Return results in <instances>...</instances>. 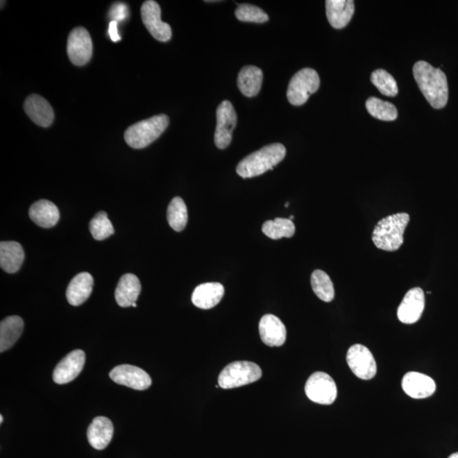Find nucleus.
<instances>
[{
  "mask_svg": "<svg viewBox=\"0 0 458 458\" xmlns=\"http://www.w3.org/2000/svg\"><path fill=\"white\" fill-rule=\"evenodd\" d=\"M141 292V284L135 274L124 275L118 282L114 298L121 307H133Z\"/></svg>",
  "mask_w": 458,
  "mask_h": 458,
  "instance_id": "4be33fe9",
  "label": "nucleus"
},
{
  "mask_svg": "<svg viewBox=\"0 0 458 458\" xmlns=\"http://www.w3.org/2000/svg\"><path fill=\"white\" fill-rule=\"evenodd\" d=\"M3 421V416L1 415V416H0V423H2Z\"/></svg>",
  "mask_w": 458,
  "mask_h": 458,
  "instance_id": "e433bc0d",
  "label": "nucleus"
},
{
  "mask_svg": "<svg viewBox=\"0 0 458 458\" xmlns=\"http://www.w3.org/2000/svg\"><path fill=\"white\" fill-rule=\"evenodd\" d=\"M305 395L312 402L321 405H331L337 397L335 382L328 373H312L305 387Z\"/></svg>",
  "mask_w": 458,
  "mask_h": 458,
  "instance_id": "0eeeda50",
  "label": "nucleus"
},
{
  "mask_svg": "<svg viewBox=\"0 0 458 458\" xmlns=\"http://www.w3.org/2000/svg\"><path fill=\"white\" fill-rule=\"evenodd\" d=\"M261 368L254 362L238 361L225 366L219 377V385L223 389H234L254 383L261 379Z\"/></svg>",
  "mask_w": 458,
  "mask_h": 458,
  "instance_id": "39448f33",
  "label": "nucleus"
},
{
  "mask_svg": "<svg viewBox=\"0 0 458 458\" xmlns=\"http://www.w3.org/2000/svg\"><path fill=\"white\" fill-rule=\"evenodd\" d=\"M237 114L232 103L224 101L217 110V128L214 141L217 147L223 150L230 144L236 128Z\"/></svg>",
  "mask_w": 458,
  "mask_h": 458,
  "instance_id": "9d476101",
  "label": "nucleus"
},
{
  "mask_svg": "<svg viewBox=\"0 0 458 458\" xmlns=\"http://www.w3.org/2000/svg\"><path fill=\"white\" fill-rule=\"evenodd\" d=\"M409 221L410 217L407 213H396L384 217L374 228L373 242L380 250H399L404 242V232Z\"/></svg>",
  "mask_w": 458,
  "mask_h": 458,
  "instance_id": "7ed1b4c3",
  "label": "nucleus"
},
{
  "mask_svg": "<svg viewBox=\"0 0 458 458\" xmlns=\"http://www.w3.org/2000/svg\"><path fill=\"white\" fill-rule=\"evenodd\" d=\"M24 110L30 119L40 127L48 128L53 124L55 118L53 108L40 95L32 94L26 98Z\"/></svg>",
  "mask_w": 458,
  "mask_h": 458,
  "instance_id": "dca6fc26",
  "label": "nucleus"
},
{
  "mask_svg": "<svg viewBox=\"0 0 458 458\" xmlns=\"http://www.w3.org/2000/svg\"><path fill=\"white\" fill-rule=\"evenodd\" d=\"M235 17L240 22L265 23L269 22V17L261 8L249 3H242L237 8Z\"/></svg>",
  "mask_w": 458,
  "mask_h": 458,
  "instance_id": "473e14b6",
  "label": "nucleus"
},
{
  "mask_svg": "<svg viewBox=\"0 0 458 458\" xmlns=\"http://www.w3.org/2000/svg\"><path fill=\"white\" fill-rule=\"evenodd\" d=\"M167 221L173 230L181 232L188 223V210L180 197H175L167 209Z\"/></svg>",
  "mask_w": 458,
  "mask_h": 458,
  "instance_id": "bb28decb",
  "label": "nucleus"
},
{
  "mask_svg": "<svg viewBox=\"0 0 458 458\" xmlns=\"http://www.w3.org/2000/svg\"><path fill=\"white\" fill-rule=\"evenodd\" d=\"M259 333L265 345L274 347L284 345L286 341V328L276 316H263L259 323Z\"/></svg>",
  "mask_w": 458,
  "mask_h": 458,
  "instance_id": "f3484780",
  "label": "nucleus"
},
{
  "mask_svg": "<svg viewBox=\"0 0 458 458\" xmlns=\"http://www.w3.org/2000/svg\"><path fill=\"white\" fill-rule=\"evenodd\" d=\"M169 125V117L165 114H158L130 126L126 130L124 139L130 147L144 149L162 135Z\"/></svg>",
  "mask_w": 458,
  "mask_h": 458,
  "instance_id": "20e7f679",
  "label": "nucleus"
},
{
  "mask_svg": "<svg viewBox=\"0 0 458 458\" xmlns=\"http://www.w3.org/2000/svg\"><path fill=\"white\" fill-rule=\"evenodd\" d=\"M31 220L38 226L44 228H51L56 226L60 219V212L57 206L51 201L40 200L29 210Z\"/></svg>",
  "mask_w": 458,
  "mask_h": 458,
  "instance_id": "5701e85b",
  "label": "nucleus"
},
{
  "mask_svg": "<svg viewBox=\"0 0 458 458\" xmlns=\"http://www.w3.org/2000/svg\"><path fill=\"white\" fill-rule=\"evenodd\" d=\"M319 86L318 72L311 68H304L290 80L287 91L288 101L293 105H303L311 94L318 91Z\"/></svg>",
  "mask_w": 458,
  "mask_h": 458,
  "instance_id": "423d86ee",
  "label": "nucleus"
},
{
  "mask_svg": "<svg viewBox=\"0 0 458 458\" xmlns=\"http://www.w3.org/2000/svg\"><path fill=\"white\" fill-rule=\"evenodd\" d=\"M293 219H294V216H290V217H289V220H291V221H292Z\"/></svg>",
  "mask_w": 458,
  "mask_h": 458,
  "instance_id": "4c0bfd02",
  "label": "nucleus"
},
{
  "mask_svg": "<svg viewBox=\"0 0 458 458\" xmlns=\"http://www.w3.org/2000/svg\"><path fill=\"white\" fill-rule=\"evenodd\" d=\"M402 387L404 392L414 399L427 398L434 395L436 389V384L432 378L418 372L405 374Z\"/></svg>",
  "mask_w": 458,
  "mask_h": 458,
  "instance_id": "2eb2a0df",
  "label": "nucleus"
},
{
  "mask_svg": "<svg viewBox=\"0 0 458 458\" xmlns=\"http://www.w3.org/2000/svg\"><path fill=\"white\" fill-rule=\"evenodd\" d=\"M286 149L282 144L266 145L246 156L237 167V173L243 178H251L273 170L285 159Z\"/></svg>",
  "mask_w": 458,
  "mask_h": 458,
  "instance_id": "f03ea898",
  "label": "nucleus"
},
{
  "mask_svg": "<svg viewBox=\"0 0 458 458\" xmlns=\"http://www.w3.org/2000/svg\"><path fill=\"white\" fill-rule=\"evenodd\" d=\"M85 353L82 350H75L65 357L56 366L53 380L58 384L70 383L82 372L85 364Z\"/></svg>",
  "mask_w": 458,
  "mask_h": 458,
  "instance_id": "ddd939ff",
  "label": "nucleus"
},
{
  "mask_svg": "<svg viewBox=\"0 0 458 458\" xmlns=\"http://www.w3.org/2000/svg\"><path fill=\"white\" fill-rule=\"evenodd\" d=\"M94 278L89 273H81L69 284L67 289L68 303L74 307L82 305L89 299L93 291Z\"/></svg>",
  "mask_w": 458,
  "mask_h": 458,
  "instance_id": "412c9836",
  "label": "nucleus"
},
{
  "mask_svg": "<svg viewBox=\"0 0 458 458\" xmlns=\"http://www.w3.org/2000/svg\"><path fill=\"white\" fill-rule=\"evenodd\" d=\"M133 307H137V304H136V303L133 304Z\"/></svg>",
  "mask_w": 458,
  "mask_h": 458,
  "instance_id": "58836bf2",
  "label": "nucleus"
},
{
  "mask_svg": "<svg viewBox=\"0 0 458 458\" xmlns=\"http://www.w3.org/2000/svg\"><path fill=\"white\" fill-rule=\"evenodd\" d=\"M90 232L94 239L96 240H104L114 234V228L110 223L108 216L104 212L96 214L90 221Z\"/></svg>",
  "mask_w": 458,
  "mask_h": 458,
  "instance_id": "2f4dec72",
  "label": "nucleus"
},
{
  "mask_svg": "<svg viewBox=\"0 0 458 458\" xmlns=\"http://www.w3.org/2000/svg\"><path fill=\"white\" fill-rule=\"evenodd\" d=\"M224 296V287L219 282H205L194 290L192 303L204 310L216 307Z\"/></svg>",
  "mask_w": 458,
  "mask_h": 458,
  "instance_id": "6ab92c4d",
  "label": "nucleus"
},
{
  "mask_svg": "<svg viewBox=\"0 0 458 458\" xmlns=\"http://www.w3.org/2000/svg\"><path fill=\"white\" fill-rule=\"evenodd\" d=\"M128 7L122 3H117L112 6L110 10V17H113L114 22H120L124 20L128 17Z\"/></svg>",
  "mask_w": 458,
  "mask_h": 458,
  "instance_id": "72a5a7b5",
  "label": "nucleus"
},
{
  "mask_svg": "<svg viewBox=\"0 0 458 458\" xmlns=\"http://www.w3.org/2000/svg\"><path fill=\"white\" fill-rule=\"evenodd\" d=\"M448 458H458V452L452 454Z\"/></svg>",
  "mask_w": 458,
  "mask_h": 458,
  "instance_id": "c9c22d12",
  "label": "nucleus"
},
{
  "mask_svg": "<svg viewBox=\"0 0 458 458\" xmlns=\"http://www.w3.org/2000/svg\"><path fill=\"white\" fill-rule=\"evenodd\" d=\"M67 55L75 66L82 67L89 62L93 55V42L87 29L79 26L69 34Z\"/></svg>",
  "mask_w": 458,
  "mask_h": 458,
  "instance_id": "1a4fd4ad",
  "label": "nucleus"
},
{
  "mask_svg": "<svg viewBox=\"0 0 458 458\" xmlns=\"http://www.w3.org/2000/svg\"><path fill=\"white\" fill-rule=\"evenodd\" d=\"M110 378L114 383L137 391H145L152 384L151 376L144 370L128 364L117 366L110 373Z\"/></svg>",
  "mask_w": 458,
  "mask_h": 458,
  "instance_id": "f8f14e48",
  "label": "nucleus"
},
{
  "mask_svg": "<svg viewBox=\"0 0 458 458\" xmlns=\"http://www.w3.org/2000/svg\"><path fill=\"white\" fill-rule=\"evenodd\" d=\"M371 82L385 96L395 97L398 94V87L394 78L387 71H374L371 75Z\"/></svg>",
  "mask_w": 458,
  "mask_h": 458,
  "instance_id": "7c9ffc66",
  "label": "nucleus"
},
{
  "mask_svg": "<svg viewBox=\"0 0 458 458\" xmlns=\"http://www.w3.org/2000/svg\"><path fill=\"white\" fill-rule=\"evenodd\" d=\"M263 74L261 69L246 66L241 69L238 76V87L244 96L252 98L261 90Z\"/></svg>",
  "mask_w": 458,
  "mask_h": 458,
  "instance_id": "a878e982",
  "label": "nucleus"
},
{
  "mask_svg": "<svg viewBox=\"0 0 458 458\" xmlns=\"http://www.w3.org/2000/svg\"><path fill=\"white\" fill-rule=\"evenodd\" d=\"M289 205V202H288V203H286L285 204L286 207H288Z\"/></svg>",
  "mask_w": 458,
  "mask_h": 458,
  "instance_id": "ea45409f",
  "label": "nucleus"
},
{
  "mask_svg": "<svg viewBox=\"0 0 458 458\" xmlns=\"http://www.w3.org/2000/svg\"><path fill=\"white\" fill-rule=\"evenodd\" d=\"M346 362L351 371L359 379L372 380L377 373V364L371 351L366 346L357 344L350 347Z\"/></svg>",
  "mask_w": 458,
  "mask_h": 458,
  "instance_id": "6e6552de",
  "label": "nucleus"
},
{
  "mask_svg": "<svg viewBox=\"0 0 458 458\" xmlns=\"http://www.w3.org/2000/svg\"><path fill=\"white\" fill-rule=\"evenodd\" d=\"M414 75L430 105L434 109L444 108L448 101V78L444 72L421 60L414 65Z\"/></svg>",
  "mask_w": 458,
  "mask_h": 458,
  "instance_id": "f257e3e1",
  "label": "nucleus"
},
{
  "mask_svg": "<svg viewBox=\"0 0 458 458\" xmlns=\"http://www.w3.org/2000/svg\"><path fill=\"white\" fill-rule=\"evenodd\" d=\"M313 291L320 300L330 303L334 298V288L330 276L322 270H315L311 277Z\"/></svg>",
  "mask_w": 458,
  "mask_h": 458,
  "instance_id": "c85d7f7f",
  "label": "nucleus"
},
{
  "mask_svg": "<svg viewBox=\"0 0 458 458\" xmlns=\"http://www.w3.org/2000/svg\"><path fill=\"white\" fill-rule=\"evenodd\" d=\"M114 427L108 418L97 417L93 420L87 431V437L92 448L104 450L112 440Z\"/></svg>",
  "mask_w": 458,
  "mask_h": 458,
  "instance_id": "a211bd4d",
  "label": "nucleus"
},
{
  "mask_svg": "<svg viewBox=\"0 0 458 458\" xmlns=\"http://www.w3.org/2000/svg\"><path fill=\"white\" fill-rule=\"evenodd\" d=\"M354 1L351 0H327L326 14L328 22L335 29L345 28L353 17Z\"/></svg>",
  "mask_w": 458,
  "mask_h": 458,
  "instance_id": "aec40b11",
  "label": "nucleus"
},
{
  "mask_svg": "<svg viewBox=\"0 0 458 458\" xmlns=\"http://www.w3.org/2000/svg\"><path fill=\"white\" fill-rule=\"evenodd\" d=\"M141 17L145 28L155 40L160 42H167L171 40V26L162 21V10L158 2L153 0L144 2L141 7Z\"/></svg>",
  "mask_w": 458,
  "mask_h": 458,
  "instance_id": "9b49d317",
  "label": "nucleus"
},
{
  "mask_svg": "<svg viewBox=\"0 0 458 458\" xmlns=\"http://www.w3.org/2000/svg\"><path fill=\"white\" fill-rule=\"evenodd\" d=\"M109 34L110 40L113 42H118L121 40V37L117 32V22L112 21L109 26Z\"/></svg>",
  "mask_w": 458,
  "mask_h": 458,
  "instance_id": "f704fd0d",
  "label": "nucleus"
},
{
  "mask_svg": "<svg viewBox=\"0 0 458 458\" xmlns=\"http://www.w3.org/2000/svg\"><path fill=\"white\" fill-rule=\"evenodd\" d=\"M24 258V251L20 244L15 241L0 244V266L6 273H17Z\"/></svg>",
  "mask_w": 458,
  "mask_h": 458,
  "instance_id": "b1692460",
  "label": "nucleus"
},
{
  "mask_svg": "<svg viewBox=\"0 0 458 458\" xmlns=\"http://www.w3.org/2000/svg\"><path fill=\"white\" fill-rule=\"evenodd\" d=\"M24 323L18 316H8L0 323V353L9 350L15 345L23 332Z\"/></svg>",
  "mask_w": 458,
  "mask_h": 458,
  "instance_id": "393cba45",
  "label": "nucleus"
},
{
  "mask_svg": "<svg viewBox=\"0 0 458 458\" xmlns=\"http://www.w3.org/2000/svg\"><path fill=\"white\" fill-rule=\"evenodd\" d=\"M366 108L371 116L381 121H395L398 116L394 105L375 97L369 98L366 101Z\"/></svg>",
  "mask_w": 458,
  "mask_h": 458,
  "instance_id": "c756f323",
  "label": "nucleus"
},
{
  "mask_svg": "<svg viewBox=\"0 0 458 458\" xmlns=\"http://www.w3.org/2000/svg\"><path fill=\"white\" fill-rule=\"evenodd\" d=\"M425 307V297L423 289L418 287L411 289L400 304L397 316L405 324L417 323L421 318Z\"/></svg>",
  "mask_w": 458,
  "mask_h": 458,
  "instance_id": "4468645a",
  "label": "nucleus"
},
{
  "mask_svg": "<svg viewBox=\"0 0 458 458\" xmlns=\"http://www.w3.org/2000/svg\"><path fill=\"white\" fill-rule=\"evenodd\" d=\"M262 232L272 239L291 238L296 232V226L291 220L278 219L273 221H266L262 226Z\"/></svg>",
  "mask_w": 458,
  "mask_h": 458,
  "instance_id": "cd10ccee",
  "label": "nucleus"
}]
</instances>
